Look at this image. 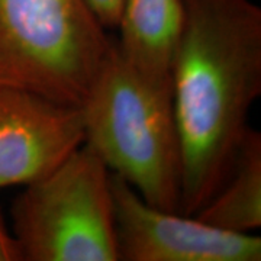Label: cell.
Listing matches in <instances>:
<instances>
[{
	"mask_svg": "<svg viewBox=\"0 0 261 261\" xmlns=\"http://www.w3.org/2000/svg\"><path fill=\"white\" fill-rule=\"evenodd\" d=\"M171 64L181 147L180 212L196 215L222 185L261 94V9L251 0H181Z\"/></svg>",
	"mask_w": 261,
	"mask_h": 261,
	"instance_id": "cell-1",
	"label": "cell"
},
{
	"mask_svg": "<svg viewBox=\"0 0 261 261\" xmlns=\"http://www.w3.org/2000/svg\"><path fill=\"white\" fill-rule=\"evenodd\" d=\"M119 261H260L261 238L232 232L147 203L119 176H111Z\"/></svg>",
	"mask_w": 261,
	"mask_h": 261,
	"instance_id": "cell-5",
	"label": "cell"
},
{
	"mask_svg": "<svg viewBox=\"0 0 261 261\" xmlns=\"http://www.w3.org/2000/svg\"><path fill=\"white\" fill-rule=\"evenodd\" d=\"M125 0H87L105 29L118 28Z\"/></svg>",
	"mask_w": 261,
	"mask_h": 261,
	"instance_id": "cell-9",
	"label": "cell"
},
{
	"mask_svg": "<svg viewBox=\"0 0 261 261\" xmlns=\"http://www.w3.org/2000/svg\"><path fill=\"white\" fill-rule=\"evenodd\" d=\"M206 224L240 233L261 226V134L248 128L222 185L195 215Z\"/></svg>",
	"mask_w": 261,
	"mask_h": 261,
	"instance_id": "cell-8",
	"label": "cell"
},
{
	"mask_svg": "<svg viewBox=\"0 0 261 261\" xmlns=\"http://www.w3.org/2000/svg\"><path fill=\"white\" fill-rule=\"evenodd\" d=\"M181 22V0H125L116 45L122 56L142 71L171 77Z\"/></svg>",
	"mask_w": 261,
	"mask_h": 261,
	"instance_id": "cell-7",
	"label": "cell"
},
{
	"mask_svg": "<svg viewBox=\"0 0 261 261\" xmlns=\"http://www.w3.org/2000/svg\"><path fill=\"white\" fill-rule=\"evenodd\" d=\"M112 173L82 145L12 206L22 261H119Z\"/></svg>",
	"mask_w": 261,
	"mask_h": 261,
	"instance_id": "cell-4",
	"label": "cell"
},
{
	"mask_svg": "<svg viewBox=\"0 0 261 261\" xmlns=\"http://www.w3.org/2000/svg\"><path fill=\"white\" fill-rule=\"evenodd\" d=\"M82 111L84 145L109 171L149 205L180 212L181 147L171 77L140 70L113 41Z\"/></svg>",
	"mask_w": 261,
	"mask_h": 261,
	"instance_id": "cell-2",
	"label": "cell"
},
{
	"mask_svg": "<svg viewBox=\"0 0 261 261\" xmlns=\"http://www.w3.org/2000/svg\"><path fill=\"white\" fill-rule=\"evenodd\" d=\"M112 42L87 0H0V86L82 106Z\"/></svg>",
	"mask_w": 261,
	"mask_h": 261,
	"instance_id": "cell-3",
	"label": "cell"
},
{
	"mask_svg": "<svg viewBox=\"0 0 261 261\" xmlns=\"http://www.w3.org/2000/svg\"><path fill=\"white\" fill-rule=\"evenodd\" d=\"M83 144L82 106L0 86V189L44 178Z\"/></svg>",
	"mask_w": 261,
	"mask_h": 261,
	"instance_id": "cell-6",
	"label": "cell"
},
{
	"mask_svg": "<svg viewBox=\"0 0 261 261\" xmlns=\"http://www.w3.org/2000/svg\"><path fill=\"white\" fill-rule=\"evenodd\" d=\"M0 261H22L18 243L0 209Z\"/></svg>",
	"mask_w": 261,
	"mask_h": 261,
	"instance_id": "cell-10",
	"label": "cell"
}]
</instances>
